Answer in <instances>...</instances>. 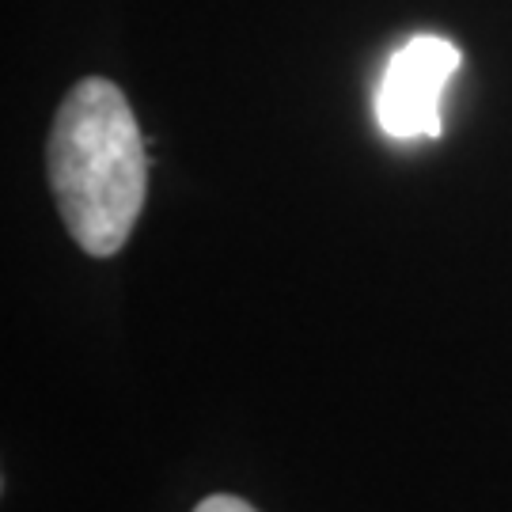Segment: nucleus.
Here are the masks:
<instances>
[{
    "instance_id": "7ed1b4c3",
    "label": "nucleus",
    "mask_w": 512,
    "mask_h": 512,
    "mask_svg": "<svg viewBox=\"0 0 512 512\" xmlns=\"http://www.w3.org/2000/svg\"><path fill=\"white\" fill-rule=\"evenodd\" d=\"M194 512H258L255 505H247L243 497L236 494H209L205 501H198Z\"/></svg>"
},
{
    "instance_id": "f257e3e1",
    "label": "nucleus",
    "mask_w": 512,
    "mask_h": 512,
    "mask_svg": "<svg viewBox=\"0 0 512 512\" xmlns=\"http://www.w3.org/2000/svg\"><path fill=\"white\" fill-rule=\"evenodd\" d=\"M46 171L76 247L95 258L118 255L145 209L148 152L114 80L88 76L69 88L50 126Z\"/></svg>"
},
{
    "instance_id": "f03ea898",
    "label": "nucleus",
    "mask_w": 512,
    "mask_h": 512,
    "mask_svg": "<svg viewBox=\"0 0 512 512\" xmlns=\"http://www.w3.org/2000/svg\"><path fill=\"white\" fill-rule=\"evenodd\" d=\"M463 54L440 35H414L387 61L376 92V122L391 141H437L444 133L440 99Z\"/></svg>"
}]
</instances>
